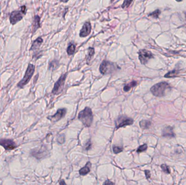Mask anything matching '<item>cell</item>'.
<instances>
[{
  "mask_svg": "<svg viewBox=\"0 0 186 185\" xmlns=\"http://www.w3.org/2000/svg\"><path fill=\"white\" fill-rule=\"evenodd\" d=\"M138 56L140 62L143 64L145 65L149 60L154 58V55L150 51L146 49H140L138 52Z\"/></svg>",
  "mask_w": 186,
  "mask_h": 185,
  "instance_id": "cell-9",
  "label": "cell"
},
{
  "mask_svg": "<svg viewBox=\"0 0 186 185\" xmlns=\"http://www.w3.org/2000/svg\"><path fill=\"white\" fill-rule=\"evenodd\" d=\"M134 120L130 117H127L126 116H121L118 117L115 121V125L116 129L119 128L131 126L134 124Z\"/></svg>",
  "mask_w": 186,
  "mask_h": 185,
  "instance_id": "cell-6",
  "label": "cell"
},
{
  "mask_svg": "<svg viewBox=\"0 0 186 185\" xmlns=\"http://www.w3.org/2000/svg\"><path fill=\"white\" fill-rule=\"evenodd\" d=\"M35 71V66L32 64H29L27 70L25 72V76L18 84L17 87L20 89H23L26 85H27L31 80Z\"/></svg>",
  "mask_w": 186,
  "mask_h": 185,
  "instance_id": "cell-4",
  "label": "cell"
},
{
  "mask_svg": "<svg viewBox=\"0 0 186 185\" xmlns=\"http://www.w3.org/2000/svg\"><path fill=\"white\" fill-rule=\"evenodd\" d=\"M137 81L133 80L132 81H131L130 83L127 84L126 85H125L124 87V91L125 92H127L128 91H130L132 88H133L134 87H136L137 85Z\"/></svg>",
  "mask_w": 186,
  "mask_h": 185,
  "instance_id": "cell-18",
  "label": "cell"
},
{
  "mask_svg": "<svg viewBox=\"0 0 186 185\" xmlns=\"http://www.w3.org/2000/svg\"><path fill=\"white\" fill-rule=\"evenodd\" d=\"M162 135L166 137H174L175 135L173 131V128L170 126L165 127L162 131Z\"/></svg>",
  "mask_w": 186,
  "mask_h": 185,
  "instance_id": "cell-14",
  "label": "cell"
},
{
  "mask_svg": "<svg viewBox=\"0 0 186 185\" xmlns=\"http://www.w3.org/2000/svg\"><path fill=\"white\" fill-rule=\"evenodd\" d=\"M41 18L38 15H35L34 16V20L32 25V33H34L38 29L41 27Z\"/></svg>",
  "mask_w": 186,
  "mask_h": 185,
  "instance_id": "cell-13",
  "label": "cell"
},
{
  "mask_svg": "<svg viewBox=\"0 0 186 185\" xmlns=\"http://www.w3.org/2000/svg\"><path fill=\"white\" fill-rule=\"evenodd\" d=\"M92 26L90 21L86 22L84 23L82 28L80 31V37H86L88 36L91 33Z\"/></svg>",
  "mask_w": 186,
  "mask_h": 185,
  "instance_id": "cell-12",
  "label": "cell"
},
{
  "mask_svg": "<svg viewBox=\"0 0 186 185\" xmlns=\"http://www.w3.org/2000/svg\"><path fill=\"white\" fill-rule=\"evenodd\" d=\"M151 125V123L150 121L148 120H141L140 122V127L143 129H149Z\"/></svg>",
  "mask_w": 186,
  "mask_h": 185,
  "instance_id": "cell-17",
  "label": "cell"
},
{
  "mask_svg": "<svg viewBox=\"0 0 186 185\" xmlns=\"http://www.w3.org/2000/svg\"><path fill=\"white\" fill-rule=\"evenodd\" d=\"M66 113V109L65 108L63 109H58L57 111L56 112V114L53 115V116H50L47 117V118L51 120L52 122H57L58 120H61L62 118L65 116V115Z\"/></svg>",
  "mask_w": 186,
  "mask_h": 185,
  "instance_id": "cell-11",
  "label": "cell"
},
{
  "mask_svg": "<svg viewBox=\"0 0 186 185\" xmlns=\"http://www.w3.org/2000/svg\"><path fill=\"white\" fill-rule=\"evenodd\" d=\"M113 153L115 154H118L120 153H121L123 151V148L122 147H119V146H117V145H114L113 146Z\"/></svg>",
  "mask_w": 186,
  "mask_h": 185,
  "instance_id": "cell-22",
  "label": "cell"
},
{
  "mask_svg": "<svg viewBox=\"0 0 186 185\" xmlns=\"http://www.w3.org/2000/svg\"><path fill=\"white\" fill-rule=\"evenodd\" d=\"M94 53H95L94 48L93 47L89 48L88 53L87 57V62L88 64H89V62H90L91 59L93 58V56L94 55Z\"/></svg>",
  "mask_w": 186,
  "mask_h": 185,
  "instance_id": "cell-19",
  "label": "cell"
},
{
  "mask_svg": "<svg viewBox=\"0 0 186 185\" xmlns=\"http://www.w3.org/2000/svg\"><path fill=\"white\" fill-rule=\"evenodd\" d=\"M91 167H92V164H91L90 161L87 162L86 164L79 170L80 175L82 176L87 175L88 173L90 172Z\"/></svg>",
  "mask_w": 186,
  "mask_h": 185,
  "instance_id": "cell-15",
  "label": "cell"
},
{
  "mask_svg": "<svg viewBox=\"0 0 186 185\" xmlns=\"http://www.w3.org/2000/svg\"><path fill=\"white\" fill-rule=\"evenodd\" d=\"M103 185H115L113 183V182H112L111 181H110V180H106L105 181L104 183H103Z\"/></svg>",
  "mask_w": 186,
  "mask_h": 185,
  "instance_id": "cell-30",
  "label": "cell"
},
{
  "mask_svg": "<svg viewBox=\"0 0 186 185\" xmlns=\"http://www.w3.org/2000/svg\"><path fill=\"white\" fill-rule=\"evenodd\" d=\"M48 154L49 152L47 151V149L44 146L41 148H34L31 151V155L38 160L46 157L47 155H48Z\"/></svg>",
  "mask_w": 186,
  "mask_h": 185,
  "instance_id": "cell-8",
  "label": "cell"
},
{
  "mask_svg": "<svg viewBox=\"0 0 186 185\" xmlns=\"http://www.w3.org/2000/svg\"><path fill=\"white\" fill-rule=\"evenodd\" d=\"M20 10H16L10 12V21L12 25H15L18 22L21 21L24 16L26 14V7L22 6Z\"/></svg>",
  "mask_w": 186,
  "mask_h": 185,
  "instance_id": "cell-3",
  "label": "cell"
},
{
  "mask_svg": "<svg viewBox=\"0 0 186 185\" xmlns=\"http://www.w3.org/2000/svg\"><path fill=\"white\" fill-rule=\"evenodd\" d=\"M132 2H133L132 1H125L123 4H122L121 7H122L123 8L125 9V8H128V7L130 6L131 3H132Z\"/></svg>",
  "mask_w": 186,
  "mask_h": 185,
  "instance_id": "cell-27",
  "label": "cell"
},
{
  "mask_svg": "<svg viewBox=\"0 0 186 185\" xmlns=\"http://www.w3.org/2000/svg\"><path fill=\"white\" fill-rule=\"evenodd\" d=\"M65 141V137L64 135H62L61 136L58 137V142L60 144H62Z\"/></svg>",
  "mask_w": 186,
  "mask_h": 185,
  "instance_id": "cell-29",
  "label": "cell"
},
{
  "mask_svg": "<svg viewBox=\"0 0 186 185\" xmlns=\"http://www.w3.org/2000/svg\"><path fill=\"white\" fill-rule=\"evenodd\" d=\"M92 142H90V140L88 141L86 143L85 146H84V147H85V149H86V150H89L90 148H92Z\"/></svg>",
  "mask_w": 186,
  "mask_h": 185,
  "instance_id": "cell-28",
  "label": "cell"
},
{
  "mask_svg": "<svg viewBox=\"0 0 186 185\" xmlns=\"http://www.w3.org/2000/svg\"><path fill=\"white\" fill-rule=\"evenodd\" d=\"M58 66V62L57 60H53L52 62H50L49 63V68L51 69H55Z\"/></svg>",
  "mask_w": 186,
  "mask_h": 185,
  "instance_id": "cell-26",
  "label": "cell"
},
{
  "mask_svg": "<svg viewBox=\"0 0 186 185\" xmlns=\"http://www.w3.org/2000/svg\"><path fill=\"white\" fill-rule=\"evenodd\" d=\"M117 65L108 60H103L100 66V72L103 74H108L113 72L115 70L119 69Z\"/></svg>",
  "mask_w": 186,
  "mask_h": 185,
  "instance_id": "cell-5",
  "label": "cell"
},
{
  "mask_svg": "<svg viewBox=\"0 0 186 185\" xmlns=\"http://www.w3.org/2000/svg\"><path fill=\"white\" fill-rule=\"evenodd\" d=\"M0 145L3 147L6 151H11L17 147L14 140L10 139H0Z\"/></svg>",
  "mask_w": 186,
  "mask_h": 185,
  "instance_id": "cell-10",
  "label": "cell"
},
{
  "mask_svg": "<svg viewBox=\"0 0 186 185\" xmlns=\"http://www.w3.org/2000/svg\"><path fill=\"white\" fill-rule=\"evenodd\" d=\"M43 40L41 37H38L36 40H34L33 41L30 51H34L35 49H38L43 43Z\"/></svg>",
  "mask_w": 186,
  "mask_h": 185,
  "instance_id": "cell-16",
  "label": "cell"
},
{
  "mask_svg": "<svg viewBox=\"0 0 186 185\" xmlns=\"http://www.w3.org/2000/svg\"><path fill=\"white\" fill-rule=\"evenodd\" d=\"M66 74L67 73L63 74L62 76H61V77L59 78V79L55 83L52 90V94L55 95H59V93H62L64 84H65L66 76H67Z\"/></svg>",
  "mask_w": 186,
  "mask_h": 185,
  "instance_id": "cell-7",
  "label": "cell"
},
{
  "mask_svg": "<svg viewBox=\"0 0 186 185\" xmlns=\"http://www.w3.org/2000/svg\"><path fill=\"white\" fill-rule=\"evenodd\" d=\"M75 49H76L75 45L72 43H70L69 45L68 48H67V49H66V52H67V53H68L69 56L72 55L75 53Z\"/></svg>",
  "mask_w": 186,
  "mask_h": 185,
  "instance_id": "cell-20",
  "label": "cell"
},
{
  "mask_svg": "<svg viewBox=\"0 0 186 185\" xmlns=\"http://www.w3.org/2000/svg\"><path fill=\"white\" fill-rule=\"evenodd\" d=\"M147 149H148V145H146V144H144V145H140L138 147V148L137 150V152L138 153H140L143 152V151H146Z\"/></svg>",
  "mask_w": 186,
  "mask_h": 185,
  "instance_id": "cell-25",
  "label": "cell"
},
{
  "mask_svg": "<svg viewBox=\"0 0 186 185\" xmlns=\"http://www.w3.org/2000/svg\"><path fill=\"white\" fill-rule=\"evenodd\" d=\"M161 167L162 170H163L165 173H166V174H170V168H169V167L168 166L167 164H162Z\"/></svg>",
  "mask_w": 186,
  "mask_h": 185,
  "instance_id": "cell-24",
  "label": "cell"
},
{
  "mask_svg": "<svg viewBox=\"0 0 186 185\" xmlns=\"http://www.w3.org/2000/svg\"><path fill=\"white\" fill-rule=\"evenodd\" d=\"M179 74V72L177 70H173V71H170L169 72H168L167 74L165 76V78H174L176 77Z\"/></svg>",
  "mask_w": 186,
  "mask_h": 185,
  "instance_id": "cell-21",
  "label": "cell"
},
{
  "mask_svg": "<svg viewBox=\"0 0 186 185\" xmlns=\"http://www.w3.org/2000/svg\"><path fill=\"white\" fill-rule=\"evenodd\" d=\"M59 185H66V183L65 182V181L63 179V180H61L59 181Z\"/></svg>",
  "mask_w": 186,
  "mask_h": 185,
  "instance_id": "cell-32",
  "label": "cell"
},
{
  "mask_svg": "<svg viewBox=\"0 0 186 185\" xmlns=\"http://www.w3.org/2000/svg\"><path fill=\"white\" fill-rule=\"evenodd\" d=\"M145 174L146 179H149V178H150V176H151L150 172L149 170H145Z\"/></svg>",
  "mask_w": 186,
  "mask_h": 185,
  "instance_id": "cell-31",
  "label": "cell"
},
{
  "mask_svg": "<svg viewBox=\"0 0 186 185\" xmlns=\"http://www.w3.org/2000/svg\"><path fill=\"white\" fill-rule=\"evenodd\" d=\"M161 14V11L159 10H156L154 12H151L150 14H149V16H152L154 18H156V19H157L158 18L159 15H160Z\"/></svg>",
  "mask_w": 186,
  "mask_h": 185,
  "instance_id": "cell-23",
  "label": "cell"
},
{
  "mask_svg": "<svg viewBox=\"0 0 186 185\" xmlns=\"http://www.w3.org/2000/svg\"><path fill=\"white\" fill-rule=\"evenodd\" d=\"M170 89L171 87L169 84L166 82H161L152 86L150 91L153 95L161 97L165 96L167 91Z\"/></svg>",
  "mask_w": 186,
  "mask_h": 185,
  "instance_id": "cell-2",
  "label": "cell"
},
{
  "mask_svg": "<svg viewBox=\"0 0 186 185\" xmlns=\"http://www.w3.org/2000/svg\"><path fill=\"white\" fill-rule=\"evenodd\" d=\"M78 120L81 121L85 127H90L93 120V112L89 107H86L80 111L78 115Z\"/></svg>",
  "mask_w": 186,
  "mask_h": 185,
  "instance_id": "cell-1",
  "label": "cell"
}]
</instances>
